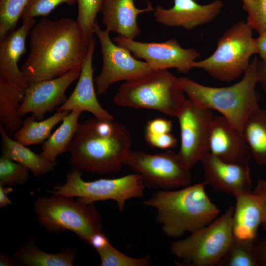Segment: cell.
<instances>
[{"label": "cell", "instance_id": "1", "mask_svg": "<svg viewBox=\"0 0 266 266\" xmlns=\"http://www.w3.org/2000/svg\"><path fill=\"white\" fill-rule=\"evenodd\" d=\"M90 41L69 18H41L30 33V52L20 69L28 84L81 70Z\"/></svg>", "mask_w": 266, "mask_h": 266}, {"label": "cell", "instance_id": "2", "mask_svg": "<svg viewBox=\"0 0 266 266\" xmlns=\"http://www.w3.org/2000/svg\"><path fill=\"white\" fill-rule=\"evenodd\" d=\"M131 133L121 123L95 117L79 124L68 147L69 163L82 172L119 171L131 151Z\"/></svg>", "mask_w": 266, "mask_h": 266}, {"label": "cell", "instance_id": "3", "mask_svg": "<svg viewBox=\"0 0 266 266\" xmlns=\"http://www.w3.org/2000/svg\"><path fill=\"white\" fill-rule=\"evenodd\" d=\"M204 182L177 190L160 189L143 201L156 209L157 222L163 233L178 238L206 226L218 216L220 210L205 190Z\"/></svg>", "mask_w": 266, "mask_h": 266}, {"label": "cell", "instance_id": "4", "mask_svg": "<svg viewBox=\"0 0 266 266\" xmlns=\"http://www.w3.org/2000/svg\"><path fill=\"white\" fill-rule=\"evenodd\" d=\"M255 57L244 73L242 79L233 85L211 87L199 84L187 77L179 81L189 99L202 107L219 112L232 125L242 133L249 115L260 108L257 66Z\"/></svg>", "mask_w": 266, "mask_h": 266}, {"label": "cell", "instance_id": "5", "mask_svg": "<svg viewBox=\"0 0 266 266\" xmlns=\"http://www.w3.org/2000/svg\"><path fill=\"white\" fill-rule=\"evenodd\" d=\"M184 93L178 78L167 69L156 70L123 83L113 100L119 106L153 109L177 118L187 100Z\"/></svg>", "mask_w": 266, "mask_h": 266}, {"label": "cell", "instance_id": "6", "mask_svg": "<svg viewBox=\"0 0 266 266\" xmlns=\"http://www.w3.org/2000/svg\"><path fill=\"white\" fill-rule=\"evenodd\" d=\"M33 209L39 224L49 232L69 230L89 244L93 235L102 232L100 216L94 203L86 204L72 197L52 194L38 197Z\"/></svg>", "mask_w": 266, "mask_h": 266}, {"label": "cell", "instance_id": "7", "mask_svg": "<svg viewBox=\"0 0 266 266\" xmlns=\"http://www.w3.org/2000/svg\"><path fill=\"white\" fill-rule=\"evenodd\" d=\"M253 30L247 22L234 23L219 39L214 52L203 60L193 62V68L201 69L223 82L238 78L248 67L251 56L258 53Z\"/></svg>", "mask_w": 266, "mask_h": 266}, {"label": "cell", "instance_id": "8", "mask_svg": "<svg viewBox=\"0 0 266 266\" xmlns=\"http://www.w3.org/2000/svg\"><path fill=\"white\" fill-rule=\"evenodd\" d=\"M234 206H229L210 224L173 241L171 253L181 260L180 265L214 266L224 256L233 238V216Z\"/></svg>", "mask_w": 266, "mask_h": 266}, {"label": "cell", "instance_id": "9", "mask_svg": "<svg viewBox=\"0 0 266 266\" xmlns=\"http://www.w3.org/2000/svg\"><path fill=\"white\" fill-rule=\"evenodd\" d=\"M83 172L73 167L66 175L64 184L54 187L52 194L69 197L86 204L106 200H113L120 212L124 211L127 200L140 198L145 188L141 178L137 173L127 174L114 179H100L92 181L82 179Z\"/></svg>", "mask_w": 266, "mask_h": 266}, {"label": "cell", "instance_id": "10", "mask_svg": "<svg viewBox=\"0 0 266 266\" xmlns=\"http://www.w3.org/2000/svg\"><path fill=\"white\" fill-rule=\"evenodd\" d=\"M124 165L140 175L145 188L171 190L191 185L190 169L170 150L154 154L131 150Z\"/></svg>", "mask_w": 266, "mask_h": 266}, {"label": "cell", "instance_id": "11", "mask_svg": "<svg viewBox=\"0 0 266 266\" xmlns=\"http://www.w3.org/2000/svg\"><path fill=\"white\" fill-rule=\"evenodd\" d=\"M94 31L99 39L103 59L101 71L94 79L98 95L105 94L114 83L136 79L155 71L146 62L135 59L126 48L114 44L110 32L101 29L97 20Z\"/></svg>", "mask_w": 266, "mask_h": 266}, {"label": "cell", "instance_id": "12", "mask_svg": "<svg viewBox=\"0 0 266 266\" xmlns=\"http://www.w3.org/2000/svg\"><path fill=\"white\" fill-rule=\"evenodd\" d=\"M213 117L211 109L188 99L177 118L181 135V145L177 155L181 163L189 169L210 153Z\"/></svg>", "mask_w": 266, "mask_h": 266}, {"label": "cell", "instance_id": "13", "mask_svg": "<svg viewBox=\"0 0 266 266\" xmlns=\"http://www.w3.org/2000/svg\"><path fill=\"white\" fill-rule=\"evenodd\" d=\"M116 44L126 48L137 59L144 60L153 70L175 68L179 73H187L192 65L200 57L193 48H183L173 38L163 42H141L120 35L113 38Z\"/></svg>", "mask_w": 266, "mask_h": 266}, {"label": "cell", "instance_id": "14", "mask_svg": "<svg viewBox=\"0 0 266 266\" xmlns=\"http://www.w3.org/2000/svg\"><path fill=\"white\" fill-rule=\"evenodd\" d=\"M81 70H72L58 77L30 84L25 90L23 101L18 111L22 117L31 113L38 121L53 112L67 99L66 91L80 74Z\"/></svg>", "mask_w": 266, "mask_h": 266}, {"label": "cell", "instance_id": "15", "mask_svg": "<svg viewBox=\"0 0 266 266\" xmlns=\"http://www.w3.org/2000/svg\"><path fill=\"white\" fill-rule=\"evenodd\" d=\"M201 162L204 182L213 189L234 197L252 191L249 162L227 163L209 153Z\"/></svg>", "mask_w": 266, "mask_h": 266}, {"label": "cell", "instance_id": "16", "mask_svg": "<svg viewBox=\"0 0 266 266\" xmlns=\"http://www.w3.org/2000/svg\"><path fill=\"white\" fill-rule=\"evenodd\" d=\"M223 6L220 0L206 5L199 4L195 0H174L173 6L169 9L157 5L153 16L159 23L165 26L192 30L213 20Z\"/></svg>", "mask_w": 266, "mask_h": 266}, {"label": "cell", "instance_id": "17", "mask_svg": "<svg viewBox=\"0 0 266 266\" xmlns=\"http://www.w3.org/2000/svg\"><path fill=\"white\" fill-rule=\"evenodd\" d=\"M95 47V40L90 42L87 55L81 69L77 83L66 100L56 108L60 111H88L100 120L110 121L113 117L99 103L94 86L92 61Z\"/></svg>", "mask_w": 266, "mask_h": 266}, {"label": "cell", "instance_id": "18", "mask_svg": "<svg viewBox=\"0 0 266 266\" xmlns=\"http://www.w3.org/2000/svg\"><path fill=\"white\" fill-rule=\"evenodd\" d=\"M209 152L218 159L230 163L249 162L251 157L242 133L223 116L213 117Z\"/></svg>", "mask_w": 266, "mask_h": 266}, {"label": "cell", "instance_id": "19", "mask_svg": "<svg viewBox=\"0 0 266 266\" xmlns=\"http://www.w3.org/2000/svg\"><path fill=\"white\" fill-rule=\"evenodd\" d=\"M35 23L34 18L25 19L18 29L0 39V76L24 90L29 84L18 62L27 52L26 39Z\"/></svg>", "mask_w": 266, "mask_h": 266}, {"label": "cell", "instance_id": "20", "mask_svg": "<svg viewBox=\"0 0 266 266\" xmlns=\"http://www.w3.org/2000/svg\"><path fill=\"white\" fill-rule=\"evenodd\" d=\"M154 9L149 2L146 7L140 9L135 7L134 0H103L100 11L105 29L134 39L140 33L137 23L138 15Z\"/></svg>", "mask_w": 266, "mask_h": 266}, {"label": "cell", "instance_id": "21", "mask_svg": "<svg viewBox=\"0 0 266 266\" xmlns=\"http://www.w3.org/2000/svg\"><path fill=\"white\" fill-rule=\"evenodd\" d=\"M234 197L236 203L232 224L233 237L255 240L263 222V212L259 202L251 191Z\"/></svg>", "mask_w": 266, "mask_h": 266}, {"label": "cell", "instance_id": "22", "mask_svg": "<svg viewBox=\"0 0 266 266\" xmlns=\"http://www.w3.org/2000/svg\"><path fill=\"white\" fill-rule=\"evenodd\" d=\"M1 138V154L18 162L32 171L34 176L44 175L52 171L56 162H50L37 154L9 135L3 125L0 124Z\"/></svg>", "mask_w": 266, "mask_h": 266}, {"label": "cell", "instance_id": "23", "mask_svg": "<svg viewBox=\"0 0 266 266\" xmlns=\"http://www.w3.org/2000/svg\"><path fill=\"white\" fill-rule=\"evenodd\" d=\"M24 95V90L0 76V121L11 137L23 125L18 111Z\"/></svg>", "mask_w": 266, "mask_h": 266}, {"label": "cell", "instance_id": "24", "mask_svg": "<svg viewBox=\"0 0 266 266\" xmlns=\"http://www.w3.org/2000/svg\"><path fill=\"white\" fill-rule=\"evenodd\" d=\"M13 256L25 266H72L76 261V251L66 248L55 254L44 252L31 237Z\"/></svg>", "mask_w": 266, "mask_h": 266}, {"label": "cell", "instance_id": "25", "mask_svg": "<svg viewBox=\"0 0 266 266\" xmlns=\"http://www.w3.org/2000/svg\"><path fill=\"white\" fill-rule=\"evenodd\" d=\"M242 133L255 162L266 165V110L253 111L243 124Z\"/></svg>", "mask_w": 266, "mask_h": 266}, {"label": "cell", "instance_id": "26", "mask_svg": "<svg viewBox=\"0 0 266 266\" xmlns=\"http://www.w3.org/2000/svg\"><path fill=\"white\" fill-rule=\"evenodd\" d=\"M81 113L80 111H71L64 117L60 126L43 143L40 153L42 156L50 162H56L60 154L68 151Z\"/></svg>", "mask_w": 266, "mask_h": 266}, {"label": "cell", "instance_id": "27", "mask_svg": "<svg viewBox=\"0 0 266 266\" xmlns=\"http://www.w3.org/2000/svg\"><path fill=\"white\" fill-rule=\"evenodd\" d=\"M69 113L56 112L51 117L41 121H38L32 114L23 121L22 126L12 138L25 146L43 143L51 135L52 129Z\"/></svg>", "mask_w": 266, "mask_h": 266}, {"label": "cell", "instance_id": "28", "mask_svg": "<svg viewBox=\"0 0 266 266\" xmlns=\"http://www.w3.org/2000/svg\"><path fill=\"white\" fill-rule=\"evenodd\" d=\"M255 241L233 237L217 266H258Z\"/></svg>", "mask_w": 266, "mask_h": 266}, {"label": "cell", "instance_id": "29", "mask_svg": "<svg viewBox=\"0 0 266 266\" xmlns=\"http://www.w3.org/2000/svg\"><path fill=\"white\" fill-rule=\"evenodd\" d=\"M78 14L76 23L84 36L90 42L94 38L96 18L100 11L103 0H76Z\"/></svg>", "mask_w": 266, "mask_h": 266}, {"label": "cell", "instance_id": "30", "mask_svg": "<svg viewBox=\"0 0 266 266\" xmlns=\"http://www.w3.org/2000/svg\"><path fill=\"white\" fill-rule=\"evenodd\" d=\"M29 0H0V39L15 30Z\"/></svg>", "mask_w": 266, "mask_h": 266}, {"label": "cell", "instance_id": "31", "mask_svg": "<svg viewBox=\"0 0 266 266\" xmlns=\"http://www.w3.org/2000/svg\"><path fill=\"white\" fill-rule=\"evenodd\" d=\"M29 168L4 155L0 157V185L12 187L27 181Z\"/></svg>", "mask_w": 266, "mask_h": 266}, {"label": "cell", "instance_id": "32", "mask_svg": "<svg viewBox=\"0 0 266 266\" xmlns=\"http://www.w3.org/2000/svg\"><path fill=\"white\" fill-rule=\"evenodd\" d=\"M101 266H149L152 265L149 256L133 258L121 252L110 243L105 248L97 251Z\"/></svg>", "mask_w": 266, "mask_h": 266}, {"label": "cell", "instance_id": "33", "mask_svg": "<svg viewBox=\"0 0 266 266\" xmlns=\"http://www.w3.org/2000/svg\"><path fill=\"white\" fill-rule=\"evenodd\" d=\"M242 7L248 14L247 23L259 34L266 31V0H242Z\"/></svg>", "mask_w": 266, "mask_h": 266}, {"label": "cell", "instance_id": "34", "mask_svg": "<svg viewBox=\"0 0 266 266\" xmlns=\"http://www.w3.org/2000/svg\"><path fill=\"white\" fill-rule=\"evenodd\" d=\"M76 0H29L21 16L22 20L37 16L48 15L57 6L63 3L73 5Z\"/></svg>", "mask_w": 266, "mask_h": 266}, {"label": "cell", "instance_id": "35", "mask_svg": "<svg viewBox=\"0 0 266 266\" xmlns=\"http://www.w3.org/2000/svg\"><path fill=\"white\" fill-rule=\"evenodd\" d=\"M145 139L150 145L162 149L174 148L177 144V140L170 133L158 134L145 133Z\"/></svg>", "mask_w": 266, "mask_h": 266}, {"label": "cell", "instance_id": "36", "mask_svg": "<svg viewBox=\"0 0 266 266\" xmlns=\"http://www.w3.org/2000/svg\"><path fill=\"white\" fill-rule=\"evenodd\" d=\"M172 127L171 121L157 118L148 122L146 128V133L158 134L169 133L171 131Z\"/></svg>", "mask_w": 266, "mask_h": 266}, {"label": "cell", "instance_id": "37", "mask_svg": "<svg viewBox=\"0 0 266 266\" xmlns=\"http://www.w3.org/2000/svg\"><path fill=\"white\" fill-rule=\"evenodd\" d=\"M251 193L257 199L263 212L262 226L266 231V180L260 179Z\"/></svg>", "mask_w": 266, "mask_h": 266}, {"label": "cell", "instance_id": "38", "mask_svg": "<svg viewBox=\"0 0 266 266\" xmlns=\"http://www.w3.org/2000/svg\"><path fill=\"white\" fill-rule=\"evenodd\" d=\"M255 247L258 266H266V236L255 241Z\"/></svg>", "mask_w": 266, "mask_h": 266}, {"label": "cell", "instance_id": "39", "mask_svg": "<svg viewBox=\"0 0 266 266\" xmlns=\"http://www.w3.org/2000/svg\"><path fill=\"white\" fill-rule=\"evenodd\" d=\"M109 243L107 237L102 232H100L92 236L89 245H92L97 251L105 248Z\"/></svg>", "mask_w": 266, "mask_h": 266}, {"label": "cell", "instance_id": "40", "mask_svg": "<svg viewBox=\"0 0 266 266\" xmlns=\"http://www.w3.org/2000/svg\"><path fill=\"white\" fill-rule=\"evenodd\" d=\"M259 34L256 38L258 54L261 58V60L266 64V31Z\"/></svg>", "mask_w": 266, "mask_h": 266}, {"label": "cell", "instance_id": "41", "mask_svg": "<svg viewBox=\"0 0 266 266\" xmlns=\"http://www.w3.org/2000/svg\"><path fill=\"white\" fill-rule=\"evenodd\" d=\"M258 83H260L266 92V64L262 60L259 61L257 66Z\"/></svg>", "mask_w": 266, "mask_h": 266}, {"label": "cell", "instance_id": "42", "mask_svg": "<svg viewBox=\"0 0 266 266\" xmlns=\"http://www.w3.org/2000/svg\"><path fill=\"white\" fill-rule=\"evenodd\" d=\"M13 191L12 187H5L0 185V207H4L11 204L8 195Z\"/></svg>", "mask_w": 266, "mask_h": 266}, {"label": "cell", "instance_id": "43", "mask_svg": "<svg viewBox=\"0 0 266 266\" xmlns=\"http://www.w3.org/2000/svg\"><path fill=\"white\" fill-rule=\"evenodd\" d=\"M13 263L7 257L0 253V266H13Z\"/></svg>", "mask_w": 266, "mask_h": 266}]
</instances>
